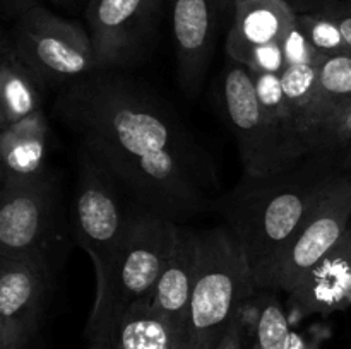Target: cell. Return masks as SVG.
<instances>
[{"label": "cell", "instance_id": "cell-5", "mask_svg": "<svg viewBox=\"0 0 351 349\" xmlns=\"http://www.w3.org/2000/svg\"><path fill=\"white\" fill-rule=\"evenodd\" d=\"M69 236L71 214L53 170L33 180L2 183L0 259H36L60 267Z\"/></svg>", "mask_w": 351, "mask_h": 349}, {"label": "cell", "instance_id": "cell-2", "mask_svg": "<svg viewBox=\"0 0 351 349\" xmlns=\"http://www.w3.org/2000/svg\"><path fill=\"white\" fill-rule=\"evenodd\" d=\"M341 168L324 154H308L293 168L269 177H247L218 198L216 211L242 250L259 289L311 209Z\"/></svg>", "mask_w": 351, "mask_h": 349}, {"label": "cell", "instance_id": "cell-16", "mask_svg": "<svg viewBox=\"0 0 351 349\" xmlns=\"http://www.w3.org/2000/svg\"><path fill=\"white\" fill-rule=\"evenodd\" d=\"M48 86L3 34L0 43V129L43 109Z\"/></svg>", "mask_w": 351, "mask_h": 349}, {"label": "cell", "instance_id": "cell-30", "mask_svg": "<svg viewBox=\"0 0 351 349\" xmlns=\"http://www.w3.org/2000/svg\"><path fill=\"white\" fill-rule=\"evenodd\" d=\"M86 349H117V334H98L88 339Z\"/></svg>", "mask_w": 351, "mask_h": 349}, {"label": "cell", "instance_id": "cell-25", "mask_svg": "<svg viewBox=\"0 0 351 349\" xmlns=\"http://www.w3.org/2000/svg\"><path fill=\"white\" fill-rule=\"evenodd\" d=\"M281 48H283L285 58H287L288 67L293 65H319L324 55L315 50L314 44L311 43L305 31L298 24L297 17L293 23L287 27L280 40Z\"/></svg>", "mask_w": 351, "mask_h": 349}, {"label": "cell", "instance_id": "cell-11", "mask_svg": "<svg viewBox=\"0 0 351 349\" xmlns=\"http://www.w3.org/2000/svg\"><path fill=\"white\" fill-rule=\"evenodd\" d=\"M160 0H91L88 27L99 68L136 64L153 38Z\"/></svg>", "mask_w": 351, "mask_h": 349}, {"label": "cell", "instance_id": "cell-31", "mask_svg": "<svg viewBox=\"0 0 351 349\" xmlns=\"http://www.w3.org/2000/svg\"><path fill=\"white\" fill-rule=\"evenodd\" d=\"M287 2L293 7L295 12L302 14V12H314L315 3H319L321 0H287Z\"/></svg>", "mask_w": 351, "mask_h": 349}, {"label": "cell", "instance_id": "cell-24", "mask_svg": "<svg viewBox=\"0 0 351 349\" xmlns=\"http://www.w3.org/2000/svg\"><path fill=\"white\" fill-rule=\"evenodd\" d=\"M250 75H252L257 99L264 112L274 122L280 123L283 129L298 133L297 127H295L293 112H291L290 101H288L283 81H281V74H252L250 72Z\"/></svg>", "mask_w": 351, "mask_h": 349}, {"label": "cell", "instance_id": "cell-22", "mask_svg": "<svg viewBox=\"0 0 351 349\" xmlns=\"http://www.w3.org/2000/svg\"><path fill=\"white\" fill-rule=\"evenodd\" d=\"M311 154H324L343 171H351V103L319 125L308 139Z\"/></svg>", "mask_w": 351, "mask_h": 349}, {"label": "cell", "instance_id": "cell-7", "mask_svg": "<svg viewBox=\"0 0 351 349\" xmlns=\"http://www.w3.org/2000/svg\"><path fill=\"white\" fill-rule=\"evenodd\" d=\"M136 204L115 178L86 149H77V180L71 211L72 240L95 267L96 281L105 276L129 229Z\"/></svg>", "mask_w": 351, "mask_h": 349}, {"label": "cell", "instance_id": "cell-26", "mask_svg": "<svg viewBox=\"0 0 351 349\" xmlns=\"http://www.w3.org/2000/svg\"><path fill=\"white\" fill-rule=\"evenodd\" d=\"M237 64L245 65L252 74H283L288 67L280 41L252 48Z\"/></svg>", "mask_w": 351, "mask_h": 349}, {"label": "cell", "instance_id": "cell-32", "mask_svg": "<svg viewBox=\"0 0 351 349\" xmlns=\"http://www.w3.org/2000/svg\"><path fill=\"white\" fill-rule=\"evenodd\" d=\"M261 2H267V0H233V9H235V5H240V3H261Z\"/></svg>", "mask_w": 351, "mask_h": 349}, {"label": "cell", "instance_id": "cell-10", "mask_svg": "<svg viewBox=\"0 0 351 349\" xmlns=\"http://www.w3.org/2000/svg\"><path fill=\"white\" fill-rule=\"evenodd\" d=\"M60 267L36 259H0V349H29L38 337Z\"/></svg>", "mask_w": 351, "mask_h": 349}, {"label": "cell", "instance_id": "cell-21", "mask_svg": "<svg viewBox=\"0 0 351 349\" xmlns=\"http://www.w3.org/2000/svg\"><path fill=\"white\" fill-rule=\"evenodd\" d=\"M317 92L321 125L339 108L351 103V51L322 57L317 65Z\"/></svg>", "mask_w": 351, "mask_h": 349}, {"label": "cell", "instance_id": "cell-29", "mask_svg": "<svg viewBox=\"0 0 351 349\" xmlns=\"http://www.w3.org/2000/svg\"><path fill=\"white\" fill-rule=\"evenodd\" d=\"M321 339L315 335H305L298 334V332H291L290 342H288V349H319Z\"/></svg>", "mask_w": 351, "mask_h": 349}, {"label": "cell", "instance_id": "cell-18", "mask_svg": "<svg viewBox=\"0 0 351 349\" xmlns=\"http://www.w3.org/2000/svg\"><path fill=\"white\" fill-rule=\"evenodd\" d=\"M117 349H180L170 325L158 317L149 301L134 303L117 327Z\"/></svg>", "mask_w": 351, "mask_h": 349}, {"label": "cell", "instance_id": "cell-20", "mask_svg": "<svg viewBox=\"0 0 351 349\" xmlns=\"http://www.w3.org/2000/svg\"><path fill=\"white\" fill-rule=\"evenodd\" d=\"M281 81L293 112L295 127L308 146V137L319 125L317 65L287 67L281 74Z\"/></svg>", "mask_w": 351, "mask_h": 349}, {"label": "cell", "instance_id": "cell-28", "mask_svg": "<svg viewBox=\"0 0 351 349\" xmlns=\"http://www.w3.org/2000/svg\"><path fill=\"white\" fill-rule=\"evenodd\" d=\"M319 9H324L326 12H329L336 21H338L339 27H341L343 38H345L346 44H348V48L351 50V3L326 2L322 3Z\"/></svg>", "mask_w": 351, "mask_h": 349}, {"label": "cell", "instance_id": "cell-1", "mask_svg": "<svg viewBox=\"0 0 351 349\" xmlns=\"http://www.w3.org/2000/svg\"><path fill=\"white\" fill-rule=\"evenodd\" d=\"M51 113L139 207L178 224L216 211L211 154L146 82L99 68L60 88Z\"/></svg>", "mask_w": 351, "mask_h": 349}, {"label": "cell", "instance_id": "cell-3", "mask_svg": "<svg viewBox=\"0 0 351 349\" xmlns=\"http://www.w3.org/2000/svg\"><path fill=\"white\" fill-rule=\"evenodd\" d=\"M180 224L136 205L129 229L106 269L96 281L95 305L86 325V339L117 334L120 318L147 298L175 248Z\"/></svg>", "mask_w": 351, "mask_h": 349}, {"label": "cell", "instance_id": "cell-6", "mask_svg": "<svg viewBox=\"0 0 351 349\" xmlns=\"http://www.w3.org/2000/svg\"><path fill=\"white\" fill-rule=\"evenodd\" d=\"M219 99L239 146L243 174L269 177L281 173L311 154L304 137L283 129L264 112L245 65L228 62Z\"/></svg>", "mask_w": 351, "mask_h": 349}, {"label": "cell", "instance_id": "cell-15", "mask_svg": "<svg viewBox=\"0 0 351 349\" xmlns=\"http://www.w3.org/2000/svg\"><path fill=\"white\" fill-rule=\"evenodd\" d=\"M50 123L45 109L0 129V178L7 181L33 180L48 168Z\"/></svg>", "mask_w": 351, "mask_h": 349}, {"label": "cell", "instance_id": "cell-14", "mask_svg": "<svg viewBox=\"0 0 351 349\" xmlns=\"http://www.w3.org/2000/svg\"><path fill=\"white\" fill-rule=\"evenodd\" d=\"M351 305V226L341 242L288 293L290 320L329 315Z\"/></svg>", "mask_w": 351, "mask_h": 349}, {"label": "cell", "instance_id": "cell-9", "mask_svg": "<svg viewBox=\"0 0 351 349\" xmlns=\"http://www.w3.org/2000/svg\"><path fill=\"white\" fill-rule=\"evenodd\" d=\"M351 226V171H343L311 209L274 263L264 291L290 293L343 240Z\"/></svg>", "mask_w": 351, "mask_h": 349}, {"label": "cell", "instance_id": "cell-13", "mask_svg": "<svg viewBox=\"0 0 351 349\" xmlns=\"http://www.w3.org/2000/svg\"><path fill=\"white\" fill-rule=\"evenodd\" d=\"M199 267V238L194 229L180 224L175 248L146 300L158 317L163 318L185 349L189 308Z\"/></svg>", "mask_w": 351, "mask_h": 349}, {"label": "cell", "instance_id": "cell-8", "mask_svg": "<svg viewBox=\"0 0 351 349\" xmlns=\"http://www.w3.org/2000/svg\"><path fill=\"white\" fill-rule=\"evenodd\" d=\"M7 34L48 88L60 89L99 70L89 31L34 2L17 14Z\"/></svg>", "mask_w": 351, "mask_h": 349}, {"label": "cell", "instance_id": "cell-19", "mask_svg": "<svg viewBox=\"0 0 351 349\" xmlns=\"http://www.w3.org/2000/svg\"><path fill=\"white\" fill-rule=\"evenodd\" d=\"M243 315L252 331V349H288L290 315L273 293L254 294L243 307Z\"/></svg>", "mask_w": 351, "mask_h": 349}, {"label": "cell", "instance_id": "cell-12", "mask_svg": "<svg viewBox=\"0 0 351 349\" xmlns=\"http://www.w3.org/2000/svg\"><path fill=\"white\" fill-rule=\"evenodd\" d=\"M178 82L189 98L204 84L216 41L219 0H168Z\"/></svg>", "mask_w": 351, "mask_h": 349}, {"label": "cell", "instance_id": "cell-33", "mask_svg": "<svg viewBox=\"0 0 351 349\" xmlns=\"http://www.w3.org/2000/svg\"><path fill=\"white\" fill-rule=\"evenodd\" d=\"M219 3H221V9H228V7L233 9V0H219Z\"/></svg>", "mask_w": 351, "mask_h": 349}, {"label": "cell", "instance_id": "cell-27", "mask_svg": "<svg viewBox=\"0 0 351 349\" xmlns=\"http://www.w3.org/2000/svg\"><path fill=\"white\" fill-rule=\"evenodd\" d=\"M245 334H247V320L243 310L240 311L239 317L233 320L226 334L216 346V349H245Z\"/></svg>", "mask_w": 351, "mask_h": 349}, {"label": "cell", "instance_id": "cell-4", "mask_svg": "<svg viewBox=\"0 0 351 349\" xmlns=\"http://www.w3.org/2000/svg\"><path fill=\"white\" fill-rule=\"evenodd\" d=\"M199 267L185 349H216L259 289L242 250L225 226L197 233Z\"/></svg>", "mask_w": 351, "mask_h": 349}, {"label": "cell", "instance_id": "cell-34", "mask_svg": "<svg viewBox=\"0 0 351 349\" xmlns=\"http://www.w3.org/2000/svg\"><path fill=\"white\" fill-rule=\"evenodd\" d=\"M58 2H69V0H58Z\"/></svg>", "mask_w": 351, "mask_h": 349}, {"label": "cell", "instance_id": "cell-23", "mask_svg": "<svg viewBox=\"0 0 351 349\" xmlns=\"http://www.w3.org/2000/svg\"><path fill=\"white\" fill-rule=\"evenodd\" d=\"M297 21L319 53L338 55L351 51L343 38L338 21L324 9L297 14Z\"/></svg>", "mask_w": 351, "mask_h": 349}, {"label": "cell", "instance_id": "cell-17", "mask_svg": "<svg viewBox=\"0 0 351 349\" xmlns=\"http://www.w3.org/2000/svg\"><path fill=\"white\" fill-rule=\"evenodd\" d=\"M297 12L287 0H267L261 3H240L233 9V24L226 36V55L240 62L252 48L280 41Z\"/></svg>", "mask_w": 351, "mask_h": 349}]
</instances>
